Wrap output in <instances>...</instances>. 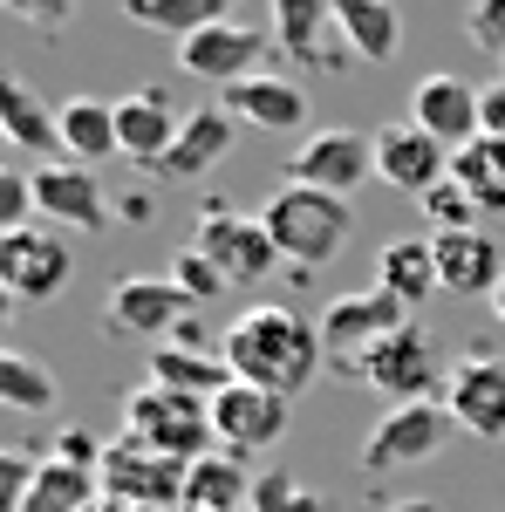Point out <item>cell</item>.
<instances>
[{
  "label": "cell",
  "instance_id": "ab89813d",
  "mask_svg": "<svg viewBox=\"0 0 505 512\" xmlns=\"http://www.w3.org/2000/svg\"><path fill=\"white\" fill-rule=\"evenodd\" d=\"M389 512H437V499H403V506H389Z\"/></svg>",
  "mask_w": 505,
  "mask_h": 512
},
{
  "label": "cell",
  "instance_id": "74e56055",
  "mask_svg": "<svg viewBox=\"0 0 505 512\" xmlns=\"http://www.w3.org/2000/svg\"><path fill=\"white\" fill-rule=\"evenodd\" d=\"M7 14L14 21H35V28H62L76 14V0H7Z\"/></svg>",
  "mask_w": 505,
  "mask_h": 512
},
{
  "label": "cell",
  "instance_id": "4dcf8cb0",
  "mask_svg": "<svg viewBox=\"0 0 505 512\" xmlns=\"http://www.w3.org/2000/svg\"><path fill=\"white\" fill-rule=\"evenodd\" d=\"M451 178L478 198V212H505V144L499 137H478L465 151H451Z\"/></svg>",
  "mask_w": 505,
  "mask_h": 512
},
{
  "label": "cell",
  "instance_id": "6da1fadb",
  "mask_svg": "<svg viewBox=\"0 0 505 512\" xmlns=\"http://www.w3.org/2000/svg\"><path fill=\"white\" fill-rule=\"evenodd\" d=\"M226 369L233 383H253V390H273V396H294L308 390L314 376L328 369V342H321V321L314 315H294L280 301H260L226 328Z\"/></svg>",
  "mask_w": 505,
  "mask_h": 512
},
{
  "label": "cell",
  "instance_id": "30bf717a",
  "mask_svg": "<svg viewBox=\"0 0 505 512\" xmlns=\"http://www.w3.org/2000/svg\"><path fill=\"white\" fill-rule=\"evenodd\" d=\"M205 410H212V437L226 458H253V451H273L287 437V396L253 390V383H226Z\"/></svg>",
  "mask_w": 505,
  "mask_h": 512
},
{
  "label": "cell",
  "instance_id": "9c48e42d",
  "mask_svg": "<svg viewBox=\"0 0 505 512\" xmlns=\"http://www.w3.org/2000/svg\"><path fill=\"white\" fill-rule=\"evenodd\" d=\"M192 246L226 274V287H260V280L280 267V246H273V233L260 226V212L253 219H239V212H198V233Z\"/></svg>",
  "mask_w": 505,
  "mask_h": 512
},
{
  "label": "cell",
  "instance_id": "d6986e66",
  "mask_svg": "<svg viewBox=\"0 0 505 512\" xmlns=\"http://www.w3.org/2000/svg\"><path fill=\"white\" fill-rule=\"evenodd\" d=\"M437 287L458 294V301H478V294H499L505 280V253L492 246V233H437Z\"/></svg>",
  "mask_w": 505,
  "mask_h": 512
},
{
  "label": "cell",
  "instance_id": "2e32d148",
  "mask_svg": "<svg viewBox=\"0 0 505 512\" xmlns=\"http://www.w3.org/2000/svg\"><path fill=\"white\" fill-rule=\"evenodd\" d=\"M273 41L301 69H342L349 62V41L335 28V7L328 0H273Z\"/></svg>",
  "mask_w": 505,
  "mask_h": 512
},
{
  "label": "cell",
  "instance_id": "60d3db41",
  "mask_svg": "<svg viewBox=\"0 0 505 512\" xmlns=\"http://www.w3.org/2000/svg\"><path fill=\"white\" fill-rule=\"evenodd\" d=\"M492 315H499V321H505V280H499V294H492Z\"/></svg>",
  "mask_w": 505,
  "mask_h": 512
},
{
  "label": "cell",
  "instance_id": "8fae6325",
  "mask_svg": "<svg viewBox=\"0 0 505 512\" xmlns=\"http://www.w3.org/2000/svg\"><path fill=\"white\" fill-rule=\"evenodd\" d=\"M192 315H198V308L178 294V280H171V274H164V280H151V274L117 280L110 301H103V321H110L117 335H144V342H157V349H164Z\"/></svg>",
  "mask_w": 505,
  "mask_h": 512
},
{
  "label": "cell",
  "instance_id": "277c9868",
  "mask_svg": "<svg viewBox=\"0 0 505 512\" xmlns=\"http://www.w3.org/2000/svg\"><path fill=\"white\" fill-rule=\"evenodd\" d=\"M355 383H369V390L389 396V403H430V396H444L451 369H444L437 335H430L424 321H410V328L383 335L376 349L355 362Z\"/></svg>",
  "mask_w": 505,
  "mask_h": 512
},
{
  "label": "cell",
  "instance_id": "d6a6232c",
  "mask_svg": "<svg viewBox=\"0 0 505 512\" xmlns=\"http://www.w3.org/2000/svg\"><path fill=\"white\" fill-rule=\"evenodd\" d=\"M417 212L430 219V239H437V233H478V198H471L458 178H444L437 192H424Z\"/></svg>",
  "mask_w": 505,
  "mask_h": 512
},
{
  "label": "cell",
  "instance_id": "e575fe53",
  "mask_svg": "<svg viewBox=\"0 0 505 512\" xmlns=\"http://www.w3.org/2000/svg\"><path fill=\"white\" fill-rule=\"evenodd\" d=\"M465 41L505 62V0H471L465 7Z\"/></svg>",
  "mask_w": 505,
  "mask_h": 512
},
{
  "label": "cell",
  "instance_id": "e0dca14e",
  "mask_svg": "<svg viewBox=\"0 0 505 512\" xmlns=\"http://www.w3.org/2000/svg\"><path fill=\"white\" fill-rule=\"evenodd\" d=\"M35 212H48L55 226H76V233H110V198L96 185L89 164H41L35 171Z\"/></svg>",
  "mask_w": 505,
  "mask_h": 512
},
{
  "label": "cell",
  "instance_id": "8d00e7d4",
  "mask_svg": "<svg viewBox=\"0 0 505 512\" xmlns=\"http://www.w3.org/2000/svg\"><path fill=\"white\" fill-rule=\"evenodd\" d=\"M253 512H328V506L308 499L294 478H267V485H253Z\"/></svg>",
  "mask_w": 505,
  "mask_h": 512
},
{
  "label": "cell",
  "instance_id": "8992f818",
  "mask_svg": "<svg viewBox=\"0 0 505 512\" xmlns=\"http://www.w3.org/2000/svg\"><path fill=\"white\" fill-rule=\"evenodd\" d=\"M273 55H280L273 28H246V21H219L205 35L178 41V69L198 76V82H219V96L239 89V82H253V76H267Z\"/></svg>",
  "mask_w": 505,
  "mask_h": 512
},
{
  "label": "cell",
  "instance_id": "836d02e7",
  "mask_svg": "<svg viewBox=\"0 0 505 512\" xmlns=\"http://www.w3.org/2000/svg\"><path fill=\"white\" fill-rule=\"evenodd\" d=\"M171 280H178V294H185L192 308H212V301L226 294V274H219V267L198 253V246H185V253L171 260Z\"/></svg>",
  "mask_w": 505,
  "mask_h": 512
},
{
  "label": "cell",
  "instance_id": "4fadbf2b",
  "mask_svg": "<svg viewBox=\"0 0 505 512\" xmlns=\"http://www.w3.org/2000/svg\"><path fill=\"white\" fill-rule=\"evenodd\" d=\"M444 410L465 437L505 444V355H465L444 383Z\"/></svg>",
  "mask_w": 505,
  "mask_h": 512
},
{
  "label": "cell",
  "instance_id": "ba28073f",
  "mask_svg": "<svg viewBox=\"0 0 505 512\" xmlns=\"http://www.w3.org/2000/svg\"><path fill=\"white\" fill-rule=\"evenodd\" d=\"M96 478H103L110 506L144 512V506H185V478H192V465L157 458V451H144V444H137V437H123V444H103Z\"/></svg>",
  "mask_w": 505,
  "mask_h": 512
},
{
  "label": "cell",
  "instance_id": "3957f363",
  "mask_svg": "<svg viewBox=\"0 0 505 512\" xmlns=\"http://www.w3.org/2000/svg\"><path fill=\"white\" fill-rule=\"evenodd\" d=\"M451 437H458V424H451L444 396H430V403H389L383 417L369 424V437H362V451H355V472H362V478L410 472V465H424V458H437V451H444Z\"/></svg>",
  "mask_w": 505,
  "mask_h": 512
},
{
  "label": "cell",
  "instance_id": "cb8c5ba5",
  "mask_svg": "<svg viewBox=\"0 0 505 512\" xmlns=\"http://www.w3.org/2000/svg\"><path fill=\"white\" fill-rule=\"evenodd\" d=\"M151 383L171 396H192V403H212V396L233 383L226 355H205V349H185V342H164L151 355Z\"/></svg>",
  "mask_w": 505,
  "mask_h": 512
},
{
  "label": "cell",
  "instance_id": "f1b7e54d",
  "mask_svg": "<svg viewBox=\"0 0 505 512\" xmlns=\"http://www.w3.org/2000/svg\"><path fill=\"white\" fill-rule=\"evenodd\" d=\"M239 506H253V478L239 472V458H226V451L198 458L185 478V512H239Z\"/></svg>",
  "mask_w": 505,
  "mask_h": 512
},
{
  "label": "cell",
  "instance_id": "1f68e13d",
  "mask_svg": "<svg viewBox=\"0 0 505 512\" xmlns=\"http://www.w3.org/2000/svg\"><path fill=\"white\" fill-rule=\"evenodd\" d=\"M0 396H7L14 410H28V417H35V410H55V376L41 369L35 355L7 349L0 355Z\"/></svg>",
  "mask_w": 505,
  "mask_h": 512
},
{
  "label": "cell",
  "instance_id": "5b68a950",
  "mask_svg": "<svg viewBox=\"0 0 505 512\" xmlns=\"http://www.w3.org/2000/svg\"><path fill=\"white\" fill-rule=\"evenodd\" d=\"M123 424H130V437H137L144 451L178 458V465H198V458L219 451V437H212V410L192 403V396L157 390V383H144V390L123 396Z\"/></svg>",
  "mask_w": 505,
  "mask_h": 512
},
{
  "label": "cell",
  "instance_id": "d4e9b609",
  "mask_svg": "<svg viewBox=\"0 0 505 512\" xmlns=\"http://www.w3.org/2000/svg\"><path fill=\"white\" fill-rule=\"evenodd\" d=\"M376 287L396 294L403 308H424L437 294V246L430 239H389L376 253Z\"/></svg>",
  "mask_w": 505,
  "mask_h": 512
},
{
  "label": "cell",
  "instance_id": "f546056e",
  "mask_svg": "<svg viewBox=\"0 0 505 512\" xmlns=\"http://www.w3.org/2000/svg\"><path fill=\"white\" fill-rule=\"evenodd\" d=\"M0 130H7L14 151H55V144H62L55 117L41 110V96L28 82H0Z\"/></svg>",
  "mask_w": 505,
  "mask_h": 512
},
{
  "label": "cell",
  "instance_id": "484cf974",
  "mask_svg": "<svg viewBox=\"0 0 505 512\" xmlns=\"http://www.w3.org/2000/svg\"><path fill=\"white\" fill-rule=\"evenodd\" d=\"M328 7H335V28H342L355 62H389L403 48V21L389 0H328Z\"/></svg>",
  "mask_w": 505,
  "mask_h": 512
},
{
  "label": "cell",
  "instance_id": "ac0fdd59",
  "mask_svg": "<svg viewBox=\"0 0 505 512\" xmlns=\"http://www.w3.org/2000/svg\"><path fill=\"white\" fill-rule=\"evenodd\" d=\"M410 123L430 130L444 151H465V144L485 137V123H478V89L458 82V76H424L417 82V89H410Z\"/></svg>",
  "mask_w": 505,
  "mask_h": 512
},
{
  "label": "cell",
  "instance_id": "7402d4cb",
  "mask_svg": "<svg viewBox=\"0 0 505 512\" xmlns=\"http://www.w3.org/2000/svg\"><path fill=\"white\" fill-rule=\"evenodd\" d=\"M233 130H239V123L226 117V103L192 110V117H185V130H178V144H171V151H164L151 171H157V178H205L212 164L233 151Z\"/></svg>",
  "mask_w": 505,
  "mask_h": 512
},
{
  "label": "cell",
  "instance_id": "44dd1931",
  "mask_svg": "<svg viewBox=\"0 0 505 512\" xmlns=\"http://www.w3.org/2000/svg\"><path fill=\"white\" fill-rule=\"evenodd\" d=\"M185 117L164 103V89H130L117 103V137H123V158L130 164H157L171 144H178Z\"/></svg>",
  "mask_w": 505,
  "mask_h": 512
},
{
  "label": "cell",
  "instance_id": "f35d334b",
  "mask_svg": "<svg viewBox=\"0 0 505 512\" xmlns=\"http://www.w3.org/2000/svg\"><path fill=\"white\" fill-rule=\"evenodd\" d=\"M478 123H485V137H499V144H505V76L478 89Z\"/></svg>",
  "mask_w": 505,
  "mask_h": 512
},
{
  "label": "cell",
  "instance_id": "4316f807",
  "mask_svg": "<svg viewBox=\"0 0 505 512\" xmlns=\"http://www.w3.org/2000/svg\"><path fill=\"white\" fill-rule=\"evenodd\" d=\"M96 492H103L96 465H76V458H41L35 485H28V499H21L14 512H89V506H96Z\"/></svg>",
  "mask_w": 505,
  "mask_h": 512
},
{
  "label": "cell",
  "instance_id": "83f0119b",
  "mask_svg": "<svg viewBox=\"0 0 505 512\" xmlns=\"http://www.w3.org/2000/svg\"><path fill=\"white\" fill-rule=\"evenodd\" d=\"M123 14L151 35H171V41H192L219 21H233V0H123Z\"/></svg>",
  "mask_w": 505,
  "mask_h": 512
},
{
  "label": "cell",
  "instance_id": "9a60e30c",
  "mask_svg": "<svg viewBox=\"0 0 505 512\" xmlns=\"http://www.w3.org/2000/svg\"><path fill=\"white\" fill-rule=\"evenodd\" d=\"M376 178L410 198H424L451 178V151L430 130H417V123H383L376 130Z\"/></svg>",
  "mask_w": 505,
  "mask_h": 512
},
{
  "label": "cell",
  "instance_id": "7a4b0ae2",
  "mask_svg": "<svg viewBox=\"0 0 505 512\" xmlns=\"http://www.w3.org/2000/svg\"><path fill=\"white\" fill-rule=\"evenodd\" d=\"M260 226L273 233L280 246V260H294V267H321V260H335L342 246L355 239V205L335 192H314V185H273L260 198Z\"/></svg>",
  "mask_w": 505,
  "mask_h": 512
},
{
  "label": "cell",
  "instance_id": "ffe728a7",
  "mask_svg": "<svg viewBox=\"0 0 505 512\" xmlns=\"http://www.w3.org/2000/svg\"><path fill=\"white\" fill-rule=\"evenodd\" d=\"M219 103H226L233 123H253V130H301V123H308V89H301L294 76H280V69L226 89Z\"/></svg>",
  "mask_w": 505,
  "mask_h": 512
},
{
  "label": "cell",
  "instance_id": "5bb4252c",
  "mask_svg": "<svg viewBox=\"0 0 505 512\" xmlns=\"http://www.w3.org/2000/svg\"><path fill=\"white\" fill-rule=\"evenodd\" d=\"M294 185H314V192L349 198L362 178H376V137H355V130H314L308 144L287 164Z\"/></svg>",
  "mask_w": 505,
  "mask_h": 512
},
{
  "label": "cell",
  "instance_id": "603a6c76",
  "mask_svg": "<svg viewBox=\"0 0 505 512\" xmlns=\"http://www.w3.org/2000/svg\"><path fill=\"white\" fill-rule=\"evenodd\" d=\"M55 130H62V151L69 164H96L103 158H123V137H117V103H103V96H69L62 110H55Z\"/></svg>",
  "mask_w": 505,
  "mask_h": 512
},
{
  "label": "cell",
  "instance_id": "7c38bea8",
  "mask_svg": "<svg viewBox=\"0 0 505 512\" xmlns=\"http://www.w3.org/2000/svg\"><path fill=\"white\" fill-rule=\"evenodd\" d=\"M76 274V253L41 226H21V233H0V280L14 301H55Z\"/></svg>",
  "mask_w": 505,
  "mask_h": 512
},
{
  "label": "cell",
  "instance_id": "d590c367",
  "mask_svg": "<svg viewBox=\"0 0 505 512\" xmlns=\"http://www.w3.org/2000/svg\"><path fill=\"white\" fill-rule=\"evenodd\" d=\"M28 212H35V171H0V226L7 233H21L28 226Z\"/></svg>",
  "mask_w": 505,
  "mask_h": 512
},
{
  "label": "cell",
  "instance_id": "52a82bcc",
  "mask_svg": "<svg viewBox=\"0 0 505 512\" xmlns=\"http://www.w3.org/2000/svg\"><path fill=\"white\" fill-rule=\"evenodd\" d=\"M410 308L396 301V294H383V287H362V294H335L328 308H321V342H328V362L342 369V376H355V362L376 349L383 335H396V328H410Z\"/></svg>",
  "mask_w": 505,
  "mask_h": 512
}]
</instances>
